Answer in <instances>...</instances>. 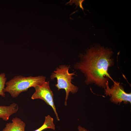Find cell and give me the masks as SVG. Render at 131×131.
Instances as JSON below:
<instances>
[{
  "label": "cell",
  "mask_w": 131,
  "mask_h": 131,
  "mask_svg": "<svg viewBox=\"0 0 131 131\" xmlns=\"http://www.w3.org/2000/svg\"><path fill=\"white\" fill-rule=\"evenodd\" d=\"M113 54L111 50L103 47H92L85 54H80V60L74 68L84 74L86 84L94 83L105 89L110 79L114 81L108 72L109 67L113 64L111 58Z\"/></svg>",
  "instance_id": "1"
},
{
  "label": "cell",
  "mask_w": 131,
  "mask_h": 131,
  "mask_svg": "<svg viewBox=\"0 0 131 131\" xmlns=\"http://www.w3.org/2000/svg\"><path fill=\"white\" fill-rule=\"evenodd\" d=\"M46 77L43 75L25 77L19 75L6 82L4 92H7L13 98L17 97L22 92L29 88L40 85L46 81Z\"/></svg>",
  "instance_id": "2"
},
{
  "label": "cell",
  "mask_w": 131,
  "mask_h": 131,
  "mask_svg": "<svg viewBox=\"0 0 131 131\" xmlns=\"http://www.w3.org/2000/svg\"><path fill=\"white\" fill-rule=\"evenodd\" d=\"M70 65H59L51 73L50 76L51 80L55 78L57 80V83L55 86L58 90L61 89L65 90L66 93L65 105L66 106L67 101L70 92L72 94L77 93L78 90V87L72 83V80L75 75V72L70 73L69 70Z\"/></svg>",
  "instance_id": "3"
},
{
  "label": "cell",
  "mask_w": 131,
  "mask_h": 131,
  "mask_svg": "<svg viewBox=\"0 0 131 131\" xmlns=\"http://www.w3.org/2000/svg\"><path fill=\"white\" fill-rule=\"evenodd\" d=\"M114 85L110 88L109 86L108 81L106 83L105 89V93L106 96L111 97L110 101L116 104H120L122 101L126 104L131 103V93L125 92L123 87L117 82L113 81Z\"/></svg>",
  "instance_id": "4"
},
{
  "label": "cell",
  "mask_w": 131,
  "mask_h": 131,
  "mask_svg": "<svg viewBox=\"0 0 131 131\" xmlns=\"http://www.w3.org/2000/svg\"><path fill=\"white\" fill-rule=\"evenodd\" d=\"M34 88L35 91L32 96L31 99H40L44 101L51 107L55 114L57 119L59 121L60 119L54 102L53 94L49 86V81H46L41 84L37 85Z\"/></svg>",
  "instance_id": "5"
},
{
  "label": "cell",
  "mask_w": 131,
  "mask_h": 131,
  "mask_svg": "<svg viewBox=\"0 0 131 131\" xmlns=\"http://www.w3.org/2000/svg\"><path fill=\"white\" fill-rule=\"evenodd\" d=\"M26 124L19 118H12V122L7 123L1 131H25Z\"/></svg>",
  "instance_id": "6"
},
{
  "label": "cell",
  "mask_w": 131,
  "mask_h": 131,
  "mask_svg": "<svg viewBox=\"0 0 131 131\" xmlns=\"http://www.w3.org/2000/svg\"><path fill=\"white\" fill-rule=\"evenodd\" d=\"M18 109V105L15 103L9 106H0V118L3 120L8 121L10 116L16 113Z\"/></svg>",
  "instance_id": "7"
},
{
  "label": "cell",
  "mask_w": 131,
  "mask_h": 131,
  "mask_svg": "<svg viewBox=\"0 0 131 131\" xmlns=\"http://www.w3.org/2000/svg\"><path fill=\"white\" fill-rule=\"evenodd\" d=\"M46 129H50L53 130L55 129L53 119L49 115L45 116V121L43 124L40 127L34 131H42Z\"/></svg>",
  "instance_id": "8"
},
{
  "label": "cell",
  "mask_w": 131,
  "mask_h": 131,
  "mask_svg": "<svg viewBox=\"0 0 131 131\" xmlns=\"http://www.w3.org/2000/svg\"><path fill=\"white\" fill-rule=\"evenodd\" d=\"M7 78L5 73H2L0 74V96L3 97L5 96L4 92Z\"/></svg>",
  "instance_id": "9"
},
{
  "label": "cell",
  "mask_w": 131,
  "mask_h": 131,
  "mask_svg": "<svg viewBox=\"0 0 131 131\" xmlns=\"http://www.w3.org/2000/svg\"><path fill=\"white\" fill-rule=\"evenodd\" d=\"M84 0H70L69 1L67 2V4L69 3L70 5H72L73 3H75L76 5V7L79 6L80 8L83 10L84 8H83L82 3Z\"/></svg>",
  "instance_id": "10"
},
{
  "label": "cell",
  "mask_w": 131,
  "mask_h": 131,
  "mask_svg": "<svg viewBox=\"0 0 131 131\" xmlns=\"http://www.w3.org/2000/svg\"><path fill=\"white\" fill-rule=\"evenodd\" d=\"M77 129L78 131H89L84 128L80 126H78Z\"/></svg>",
  "instance_id": "11"
}]
</instances>
